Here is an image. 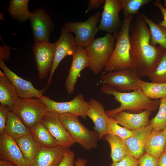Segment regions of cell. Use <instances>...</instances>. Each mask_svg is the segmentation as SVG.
Listing matches in <instances>:
<instances>
[{
  "instance_id": "7",
  "label": "cell",
  "mask_w": 166,
  "mask_h": 166,
  "mask_svg": "<svg viewBox=\"0 0 166 166\" xmlns=\"http://www.w3.org/2000/svg\"><path fill=\"white\" fill-rule=\"evenodd\" d=\"M101 15L100 13L98 12L90 16L85 21L67 22L62 27L68 32L75 34V40L77 46L85 48L100 30L97 23Z\"/></svg>"
},
{
  "instance_id": "35",
  "label": "cell",
  "mask_w": 166,
  "mask_h": 166,
  "mask_svg": "<svg viewBox=\"0 0 166 166\" xmlns=\"http://www.w3.org/2000/svg\"><path fill=\"white\" fill-rule=\"evenodd\" d=\"M109 166H139V161L132 156L128 155L120 161L112 163Z\"/></svg>"
},
{
  "instance_id": "19",
  "label": "cell",
  "mask_w": 166,
  "mask_h": 166,
  "mask_svg": "<svg viewBox=\"0 0 166 166\" xmlns=\"http://www.w3.org/2000/svg\"><path fill=\"white\" fill-rule=\"evenodd\" d=\"M69 148L58 146L50 148L41 147L29 166H58Z\"/></svg>"
},
{
  "instance_id": "9",
  "label": "cell",
  "mask_w": 166,
  "mask_h": 166,
  "mask_svg": "<svg viewBox=\"0 0 166 166\" xmlns=\"http://www.w3.org/2000/svg\"><path fill=\"white\" fill-rule=\"evenodd\" d=\"M40 99L46 105L48 112H55L59 114H71L84 119L87 117L89 103L85 100L82 93L77 95L72 100L67 102H57L43 95Z\"/></svg>"
},
{
  "instance_id": "39",
  "label": "cell",
  "mask_w": 166,
  "mask_h": 166,
  "mask_svg": "<svg viewBox=\"0 0 166 166\" xmlns=\"http://www.w3.org/2000/svg\"><path fill=\"white\" fill-rule=\"evenodd\" d=\"M153 4L155 6L157 7L159 9L163 16V20L158 24L166 29V9L162 5L160 0H156L153 2Z\"/></svg>"
},
{
  "instance_id": "30",
  "label": "cell",
  "mask_w": 166,
  "mask_h": 166,
  "mask_svg": "<svg viewBox=\"0 0 166 166\" xmlns=\"http://www.w3.org/2000/svg\"><path fill=\"white\" fill-rule=\"evenodd\" d=\"M140 89L151 99H160L166 97V83H157L139 80Z\"/></svg>"
},
{
  "instance_id": "27",
  "label": "cell",
  "mask_w": 166,
  "mask_h": 166,
  "mask_svg": "<svg viewBox=\"0 0 166 166\" xmlns=\"http://www.w3.org/2000/svg\"><path fill=\"white\" fill-rule=\"evenodd\" d=\"M35 140L42 147L50 148L57 146L56 139L41 122L30 128Z\"/></svg>"
},
{
  "instance_id": "5",
  "label": "cell",
  "mask_w": 166,
  "mask_h": 166,
  "mask_svg": "<svg viewBox=\"0 0 166 166\" xmlns=\"http://www.w3.org/2000/svg\"><path fill=\"white\" fill-rule=\"evenodd\" d=\"M59 115L63 124L76 143L85 150H90L97 147L99 139L96 131L86 128L78 117L74 115L69 113Z\"/></svg>"
},
{
  "instance_id": "14",
  "label": "cell",
  "mask_w": 166,
  "mask_h": 166,
  "mask_svg": "<svg viewBox=\"0 0 166 166\" xmlns=\"http://www.w3.org/2000/svg\"><path fill=\"white\" fill-rule=\"evenodd\" d=\"M122 9L120 0H105L99 28L107 33L114 34L121 28L123 21L119 13Z\"/></svg>"
},
{
  "instance_id": "41",
  "label": "cell",
  "mask_w": 166,
  "mask_h": 166,
  "mask_svg": "<svg viewBox=\"0 0 166 166\" xmlns=\"http://www.w3.org/2000/svg\"><path fill=\"white\" fill-rule=\"evenodd\" d=\"M105 2V0H89L85 13L86 14L90 10L99 8L101 4L104 3Z\"/></svg>"
},
{
  "instance_id": "10",
  "label": "cell",
  "mask_w": 166,
  "mask_h": 166,
  "mask_svg": "<svg viewBox=\"0 0 166 166\" xmlns=\"http://www.w3.org/2000/svg\"><path fill=\"white\" fill-rule=\"evenodd\" d=\"M29 19L34 43L49 42L55 26L49 14L42 8L36 9L31 13Z\"/></svg>"
},
{
  "instance_id": "29",
  "label": "cell",
  "mask_w": 166,
  "mask_h": 166,
  "mask_svg": "<svg viewBox=\"0 0 166 166\" xmlns=\"http://www.w3.org/2000/svg\"><path fill=\"white\" fill-rule=\"evenodd\" d=\"M150 33V43L160 46L166 51V29L156 24L144 14Z\"/></svg>"
},
{
  "instance_id": "17",
  "label": "cell",
  "mask_w": 166,
  "mask_h": 166,
  "mask_svg": "<svg viewBox=\"0 0 166 166\" xmlns=\"http://www.w3.org/2000/svg\"><path fill=\"white\" fill-rule=\"evenodd\" d=\"M0 159L18 166H29L15 140L5 133L0 134Z\"/></svg>"
},
{
  "instance_id": "24",
  "label": "cell",
  "mask_w": 166,
  "mask_h": 166,
  "mask_svg": "<svg viewBox=\"0 0 166 166\" xmlns=\"http://www.w3.org/2000/svg\"><path fill=\"white\" fill-rule=\"evenodd\" d=\"M103 138L110 146L111 151L110 156L112 160V163L118 162L126 155H130L124 140L111 134H106Z\"/></svg>"
},
{
  "instance_id": "8",
  "label": "cell",
  "mask_w": 166,
  "mask_h": 166,
  "mask_svg": "<svg viewBox=\"0 0 166 166\" xmlns=\"http://www.w3.org/2000/svg\"><path fill=\"white\" fill-rule=\"evenodd\" d=\"M140 76L131 68L107 72L101 77L102 84L123 92L140 89Z\"/></svg>"
},
{
  "instance_id": "16",
  "label": "cell",
  "mask_w": 166,
  "mask_h": 166,
  "mask_svg": "<svg viewBox=\"0 0 166 166\" xmlns=\"http://www.w3.org/2000/svg\"><path fill=\"white\" fill-rule=\"evenodd\" d=\"M0 67L15 87L19 97L40 98L43 95L45 90L44 88L42 90L36 89L31 82L23 79L11 71L2 60H0Z\"/></svg>"
},
{
  "instance_id": "2",
  "label": "cell",
  "mask_w": 166,
  "mask_h": 166,
  "mask_svg": "<svg viewBox=\"0 0 166 166\" xmlns=\"http://www.w3.org/2000/svg\"><path fill=\"white\" fill-rule=\"evenodd\" d=\"M103 93L113 96L120 103V106L114 109L105 111L109 117L119 112L127 110L132 113H138L149 109L155 111L159 107L160 101L152 100L147 97L140 89L130 92H123L102 83L100 88Z\"/></svg>"
},
{
  "instance_id": "46",
  "label": "cell",
  "mask_w": 166,
  "mask_h": 166,
  "mask_svg": "<svg viewBox=\"0 0 166 166\" xmlns=\"http://www.w3.org/2000/svg\"><path fill=\"white\" fill-rule=\"evenodd\" d=\"M163 132L166 136V126L163 130Z\"/></svg>"
},
{
  "instance_id": "25",
  "label": "cell",
  "mask_w": 166,
  "mask_h": 166,
  "mask_svg": "<svg viewBox=\"0 0 166 166\" xmlns=\"http://www.w3.org/2000/svg\"><path fill=\"white\" fill-rule=\"evenodd\" d=\"M15 140L29 165L41 146L35 140L31 134L23 136Z\"/></svg>"
},
{
  "instance_id": "15",
  "label": "cell",
  "mask_w": 166,
  "mask_h": 166,
  "mask_svg": "<svg viewBox=\"0 0 166 166\" xmlns=\"http://www.w3.org/2000/svg\"><path fill=\"white\" fill-rule=\"evenodd\" d=\"M72 56L71 65L65 82L66 90L69 94L73 93L81 71L89 66V59L85 48L77 46Z\"/></svg>"
},
{
  "instance_id": "48",
  "label": "cell",
  "mask_w": 166,
  "mask_h": 166,
  "mask_svg": "<svg viewBox=\"0 0 166 166\" xmlns=\"http://www.w3.org/2000/svg\"><path fill=\"white\" fill-rule=\"evenodd\" d=\"M164 152L166 153V143L164 148Z\"/></svg>"
},
{
  "instance_id": "20",
  "label": "cell",
  "mask_w": 166,
  "mask_h": 166,
  "mask_svg": "<svg viewBox=\"0 0 166 166\" xmlns=\"http://www.w3.org/2000/svg\"><path fill=\"white\" fill-rule=\"evenodd\" d=\"M150 125L132 130L131 135L124 140L130 155L139 159L145 153L146 140L153 130Z\"/></svg>"
},
{
  "instance_id": "4",
  "label": "cell",
  "mask_w": 166,
  "mask_h": 166,
  "mask_svg": "<svg viewBox=\"0 0 166 166\" xmlns=\"http://www.w3.org/2000/svg\"><path fill=\"white\" fill-rule=\"evenodd\" d=\"M116 38L107 33L103 37L94 38L85 49L89 61V68L97 75L104 69L114 49Z\"/></svg>"
},
{
  "instance_id": "36",
  "label": "cell",
  "mask_w": 166,
  "mask_h": 166,
  "mask_svg": "<svg viewBox=\"0 0 166 166\" xmlns=\"http://www.w3.org/2000/svg\"><path fill=\"white\" fill-rule=\"evenodd\" d=\"M11 111L7 106L0 104V134L4 132L8 116Z\"/></svg>"
},
{
  "instance_id": "34",
  "label": "cell",
  "mask_w": 166,
  "mask_h": 166,
  "mask_svg": "<svg viewBox=\"0 0 166 166\" xmlns=\"http://www.w3.org/2000/svg\"><path fill=\"white\" fill-rule=\"evenodd\" d=\"M108 134L116 135L125 140L131 135L132 131L124 127L121 126L112 118H110L107 126L106 134Z\"/></svg>"
},
{
  "instance_id": "42",
  "label": "cell",
  "mask_w": 166,
  "mask_h": 166,
  "mask_svg": "<svg viewBox=\"0 0 166 166\" xmlns=\"http://www.w3.org/2000/svg\"><path fill=\"white\" fill-rule=\"evenodd\" d=\"M158 166H166V153L164 152L158 158Z\"/></svg>"
},
{
  "instance_id": "38",
  "label": "cell",
  "mask_w": 166,
  "mask_h": 166,
  "mask_svg": "<svg viewBox=\"0 0 166 166\" xmlns=\"http://www.w3.org/2000/svg\"><path fill=\"white\" fill-rule=\"evenodd\" d=\"M75 155L69 148L66 151L64 157L58 166H73Z\"/></svg>"
},
{
  "instance_id": "22",
  "label": "cell",
  "mask_w": 166,
  "mask_h": 166,
  "mask_svg": "<svg viewBox=\"0 0 166 166\" xmlns=\"http://www.w3.org/2000/svg\"><path fill=\"white\" fill-rule=\"evenodd\" d=\"M19 97L16 89L4 72L0 71V103L11 111Z\"/></svg>"
},
{
  "instance_id": "23",
  "label": "cell",
  "mask_w": 166,
  "mask_h": 166,
  "mask_svg": "<svg viewBox=\"0 0 166 166\" xmlns=\"http://www.w3.org/2000/svg\"><path fill=\"white\" fill-rule=\"evenodd\" d=\"M166 143V136L163 130H153L146 140L145 153L158 158L164 152Z\"/></svg>"
},
{
  "instance_id": "6",
  "label": "cell",
  "mask_w": 166,
  "mask_h": 166,
  "mask_svg": "<svg viewBox=\"0 0 166 166\" xmlns=\"http://www.w3.org/2000/svg\"><path fill=\"white\" fill-rule=\"evenodd\" d=\"M11 111L30 128L41 122L48 112L46 105L40 98L19 97Z\"/></svg>"
},
{
  "instance_id": "31",
  "label": "cell",
  "mask_w": 166,
  "mask_h": 166,
  "mask_svg": "<svg viewBox=\"0 0 166 166\" xmlns=\"http://www.w3.org/2000/svg\"><path fill=\"white\" fill-rule=\"evenodd\" d=\"M148 77L152 82L166 83V51L164 50L158 63Z\"/></svg>"
},
{
  "instance_id": "43",
  "label": "cell",
  "mask_w": 166,
  "mask_h": 166,
  "mask_svg": "<svg viewBox=\"0 0 166 166\" xmlns=\"http://www.w3.org/2000/svg\"><path fill=\"white\" fill-rule=\"evenodd\" d=\"M87 162L86 159L78 157L75 161V166H85Z\"/></svg>"
},
{
  "instance_id": "44",
  "label": "cell",
  "mask_w": 166,
  "mask_h": 166,
  "mask_svg": "<svg viewBox=\"0 0 166 166\" xmlns=\"http://www.w3.org/2000/svg\"><path fill=\"white\" fill-rule=\"evenodd\" d=\"M0 166H18L14 163L7 160H0Z\"/></svg>"
},
{
  "instance_id": "45",
  "label": "cell",
  "mask_w": 166,
  "mask_h": 166,
  "mask_svg": "<svg viewBox=\"0 0 166 166\" xmlns=\"http://www.w3.org/2000/svg\"><path fill=\"white\" fill-rule=\"evenodd\" d=\"M0 19L1 20H4L5 21V20H4V15H3V13H1L0 14Z\"/></svg>"
},
{
  "instance_id": "11",
  "label": "cell",
  "mask_w": 166,
  "mask_h": 166,
  "mask_svg": "<svg viewBox=\"0 0 166 166\" xmlns=\"http://www.w3.org/2000/svg\"><path fill=\"white\" fill-rule=\"evenodd\" d=\"M32 49L38 77L40 79H45L52 69L55 55V43H34Z\"/></svg>"
},
{
  "instance_id": "47",
  "label": "cell",
  "mask_w": 166,
  "mask_h": 166,
  "mask_svg": "<svg viewBox=\"0 0 166 166\" xmlns=\"http://www.w3.org/2000/svg\"><path fill=\"white\" fill-rule=\"evenodd\" d=\"M164 7H166V0H164Z\"/></svg>"
},
{
  "instance_id": "26",
  "label": "cell",
  "mask_w": 166,
  "mask_h": 166,
  "mask_svg": "<svg viewBox=\"0 0 166 166\" xmlns=\"http://www.w3.org/2000/svg\"><path fill=\"white\" fill-rule=\"evenodd\" d=\"M4 133L14 140L31 134L30 128L27 127L12 111L8 114Z\"/></svg>"
},
{
  "instance_id": "28",
  "label": "cell",
  "mask_w": 166,
  "mask_h": 166,
  "mask_svg": "<svg viewBox=\"0 0 166 166\" xmlns=\"http://www.w3.org/2000/svg\"><path fill=\"white\" fill-rule=\"evenodd\" d=\"M29 0H11L8 11L10 18L23 23L30 19L31 13L28 9Z\"/></svg>"
},
{
  "instance_id": "37",
  "label": "cell",
  "mask_w": 166,
  "mask_h": 166,
  "mask_svg": "<svg viewBox=\"0 0 166 166\" xmlns=\"http://www.w3.org/2000/svg\"><path fill=\"white\" fill-rule=\"evenodd\" d=\"M138 161L139 166H158V159L146 153Z\"/></svg>"
},
{
  "instance_id": "40",
  "label": "cell",
  "mask_w": 166,
  "mask_h": 166,
  "mask_svg": "<svg viewBox=\"0 0 166 166\" xmlns=\"http://www.w3.org/2000/svg\"><path fill=\"white\" fill-rule=\"evenodd\" d=\"M10 48L5 43L0 48V60L3 61L7 60L10 55Z\"/></svg>"
},
{
  "instance_id": "13",
  "label": "cell",
  "mask_w": 166,
  "mask_h": 166,
  "mask_svg": "<svg viewBox=\"0 0 166 166\" xmlns=\"http://www.w3.org/2000/svg\"><path fill=\"white\" fill-rule=\"evenodd\" d=\"M54 43V57L48 82L45 88V90L50 84L53 75L60 62L67 56L72 55L77 47L74 37L71 33L67 31L63 27L59 38Z\"/></svg>"
},
{
  "instance_id": "21",
  "label": "cell",
  "mask_w": 166,
  "mask_h": 166,
  "mask_svg": "<svg viewBox=\"0 0 166 166\" xmlns=\"http://www.w3.org/2000/svg\"><path fill=\"white\" fill-rule=\"evenodd\" d=\"M88 102L89 106L87 112V116L93 123L100 140L106 134L110 118L106 115L104 107L101 102L93 98L90 99Z\"/></svg>"
},
{
  "instance_id": "32",
  "label": "cell",
  "mask_w": 166,
  "mask_h": 166,
  "mask_svg": "<svg viewBox=\"0 0 166 166\" xmlns=\"http://www.w3.org/2000/svg\"><path fill=\"white\" fill-rule=\"evenodd\" d=\"M160 101L158 112L150 120V125L156 131L163 130L166 126V97L160 99Z\"/></svg>"
},
{
  "instance_id": "3",
  "label": "cell",
  "mask_w": 166,
  "mask_h": 166,
  "mask_svg": "<svg viewBox=\"0 0 166 166\" xmlns=\"http://www.w3.org/2000/svg\"><path fill=\"white\" fill-rule=\"evenodd\" d=\"M134 16L124 17L121 29L113 34L116 43L110 59L104 69L109 72L131 68L129 28Z\"/></svg>"
},
{
  "instance_id": "1",
  "label": "cell",
  "mask_w": 166,
  "mask_h": 166,
  "mask_svg": "<svg viewBox=\"0 0 166 166\" xmlns=\"http://www.w3.org/2000/svg\"><path fill=\"white\" fill-rule=\"evenodd\" d=\"M131 68L140 77L148 76L159 62L164 49L150 43L144 14L139 12L129 28Z\"/></svg>"
},
{
  "instance_id": "33",
  "label": "cell",
  "mask_w": 166,
  "mask_h": 166,
  "mask_svg": "<svg viewBox=\"0 0 166 166\" xmlns=\"http://www.w3.org/2000/svg\"><path fill=\"white\" fill-rule=\"evenodd\" d=\"M124 17L134 16L139 12L140 8L152 1L151 0H120Z\"/></svg>"
},
{
  "instance_id": "12",
  "label": "cell",
  "mask_w": 166,
  "mask_h": 166,
  "mask_svg": "<svg viewBox=\"0 0 166 166\" xmlns=\"http://www.w3.org/2000/svg\"><path fill=\"white\" fill-rule=\"evenodd\" d=\"M41 122L56 139L58 146L69 148L76 143L63 124L58 113L48 111Z\"/></svg>"
},
{
  "instance_id": "18",
  "label": "cell",
  "mask_w": 166,
  "mask_h": 166,
  "mask_svg": "<svg viewBox=\"0 0 166 166\" xmlns=\"http://www.w3.org/2000/svg\"><path fill=\"white\" fill-rule=\"evenodd\" d=\"M152 111L146 109L141 113H132L122 111L109 118H112L118 124L132 131L149 125V118Z\"/></svg>"
}]
</instances>
